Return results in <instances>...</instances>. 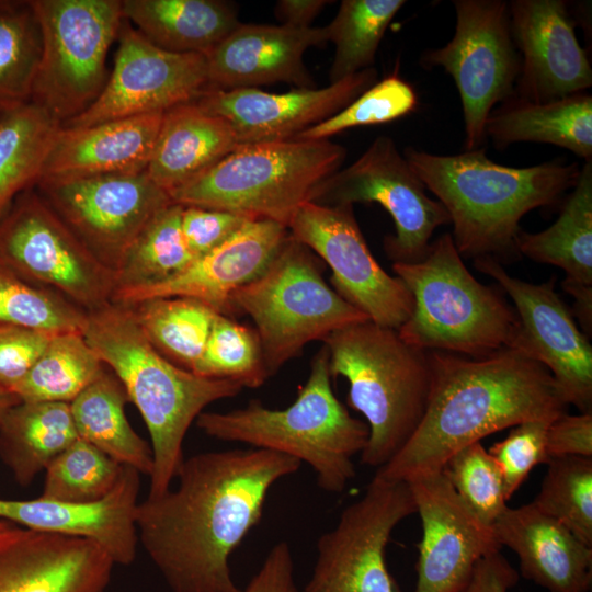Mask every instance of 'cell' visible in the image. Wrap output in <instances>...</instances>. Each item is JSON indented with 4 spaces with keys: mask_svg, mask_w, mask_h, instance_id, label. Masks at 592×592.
<instances>
[{
    "mask_svg": "<svg viewBox=\"0 0 592 592\" xmlns=\"http://www.w3.org/2000/svg\"><path fill=\"white\" fill-rule=\"evenodd\" d=\"M291 456L261 448L184 458L178 486L136 508L138 542L172 592H242L230 555L261 521L271 488L299 470Z\"/></svg>",
    "mask_w": 592,
    "mask_h": 592,
    "instance_id": "obj_1",
    "label": "cell"
},
{
    "mask_svg": "<svg viewBox=\"0 0 592 592\" xmlns=\"http://www.w3.org/2000/svg\"><path fill=\"white\" fill-rule=\"evenodd\" d=\"M432 386L425 413L408 442L376 475L409 481L441 471L460 448L525 421L566 412L549 371L513 349L482 357L428 351Z\"/></svg>",
    "mask_w": 592,
    "mask_h": 592,
    "instance_id": "obj_2",
    "label": "cell"
},
{
    "mask_svg": "<svg viewBox=\"0 0 592 592\" xmlns=\"http://www.w3.org/2000/svg\"><path fill=\"white\" fill-rule=\"evenodd\" d=\"M403 157L446 209L459 254L500 263L520 255L516 239L522 217L557 203L573 187L581 169L561 160L506 167L490 160L485 147L457 155L407 147Z\"/></svg>",
    "mask_w": 592,
    "mask_h": 592,
    "instance_id": "obj_3",
    "label": "cell"
},
{
    "mask_svg": "<svg viewBox=\"0 0 592 592\" xmlns=\"http://www.w3.org/2000/svg\"><path fill=\"white\" fill-rule=\"evenodd\" d=\"M83 335L121 380L147 425L153 457L148 497H159L177 477L193 421L208 405L235 397L243 387L174 365L151 345L121 304L110 301L88 311Z\"/></svg>",
    "mask_w": 592,
    "mask_h": 592,
    "instance_id": "obj_4",
    "label": "cell"
},
{
    "mask_svg": "<svg viewBox=\"0 0 592 592\" xmlns=\"http://www.w3.org/2000/svg\"><path fill=\"white\" fill-rule=\"evenodd\" d=\"M196 425L207 436L281 453L305 462L326 492L340 493L355 476L353 457L368 440L365 422L350 414L331 386L323 345L312 358L294 402L270 409L259 400L227 412H202Z\"/></svg>",
    "mask_w": 592,
    "mask_h": 592,
    "instance_id": "obj_5",
    "label": "cell"
},
{
    "mask_svg": "<svg viewBox=\"0 0 592 592\" xmlns=\"http://www.w3.org/2000/svg\"><path fill=\"white\" fill-rule=\"evenodd\" d=\"M323 343L331 377L346 378L348 405L367 421L361 462L379 468L408 442L425 413L432 386L429 352L371 320L335 330Z\"/></svg>",
    "mask_w": 592,
    "mask_h": 592,
    "instance_id": "obj_6",
    "label": "cell"
},
{
    "mask_svg": "<svg viewBox=\"0 0 592 592\" xmlns=\"http://www.w3.org/2000/svg\"><path fill=\"white\" fill-rule=\"evenodd\" d=\"M392 270L413 299L398 329L408 344L469 357L512 349L519 330L514 307L473 276L451 234L432 242L422 260L395 262Z\"/></svg>",
    "mask_w": 592,
    "mask_h": 592,
    "instance_id": "obj_7",
    "label": "cell"
},
{
    "mask_svg": "<svg viewBox=\"0 0 592 592\" xmlns=\"http://www.w3.org/2000/svg\"><path fill=\"white\" fill-rule=\"evenodd\" d=\"M346 150L329 139L241 146L169 193L183 206L229 210L288 226L314 190L340 170Z\"/></svg>",
    "mask_w": 592,
    "mask_h": 592,
    "instance_id": "obj_8",
    "label": "cell"
},
{
    "mask_svg": "<svg viewBox=\"0 0 592 592\" xmlns=\"http://www.w3.org/2000/svg\"><path fill=\"white\" fill-rule=\"evenodd\" d=\"M255 325L269 377L309 342L369 320L322 278L314 252L289 232L263 272L230 296Z\"/></svg>",
    "mask_w": 592,
    "mask_h": 592,
    "instance_id": "obj_9",
    "label": "cell"
},
{
    "mask_svg": "<svg viewBox=\"0 0 592 592\" xmlns=\"http://www.w3.org/2000/svg\"><path fill=\"white\" fill-rule=\"evenodd\" d=\"M42 35L31 102L61 125L84 112L109 79L107 52L122 22L121 0H30Z\"/></svg>",
    "mask_w": 592,
    "mask_h": 592,
    "instance_id": "obj_10",
    "label": "cell"
},
{
    "mask_svg": "<svg viewBox=\"0 0 592 592\" xmlns=\"http://www.w3.org/2000/svg\"><path fill=\"white\" fill-rule=\"evenodd\" d=\"M0 265L87 312L109 304L115 291L114 272L30 190L0 217Z\"/></svg>",
    "mask_w": 592,
    "mask_h": 592,
    "instance_id": "obj_11",
    "label": "cell"
},
{
    "mask_svg": "<svg viewBox=\"0 0 592 592\" xmlns=\"http://www.w3.org/2000/svg\"><path fill=\"white\" fill-rule=\"evenodd\" d=\"M456 13L451 41L422 54L423 67L443 68L458 90L464 117L465 149L482 148L491 111L515 95L521 58L515 48L503 0H453Z\"/></svg>",
    "mask_w": 592,
    "mask_h": 592,
    "instance_id": "obj_12",
    "label": "cell"
},
{
    "mask_svg": "<svg viewBox=\"0 0 592 592\" xmlns=\"http://www.w3.org/2000/svg\"><path fill=\"white\" fill-rule=\"evenodd\" d=\"M308 202L328 206L379 204L395 224V235L384 241L394 263L422 260L434 230L451 224L444 206L426 194L423 182L386 135L375 138L351 166L321 182Z\"/></svg>",
    "mask_w": 592,
    "mask_h": 592,
    "instance_id": "obj_13",
    "label": "cell"
},
{
    "mask_svg": "<svg viewBox=\"0 0 592 592\" xmlns=\"http://www.w3.org/2000/svg\"><path fill=\"white\" fill-rule=\"evenodd\" d=\"M417 513L406 481L374 475L364 494L317 540L311 576L300 592H400L386 565L395 527Z\"/></svg>",
    "mask_w": 592,
    "mask_h": 592,
    "instance_id": "obj_14",
    "label": "cell"
},
{
    "mask_svg": "<svg viewBox=\"0 0 592 592\" xmlns=\"http://www.w3.org/2000/svg\"><path fill=\"white\" fill-rule=\"evenodd\" d=\"M287 229L329 265L334 291L371 321L398 330L408 320L413 308L412 295L399 277L389 275L373 257L353 205L306 202Z\"/></svg>",
    "mask_w": 592,
    "mask_h": 592,
    "instance_id": "obj_15",
    "label": "cell"
},
{
    "mask_svg": "<svg viewBox=\"0 0 592 592\" xmlns=\"http://www.w3.org/2000/svg\"><path fill=\"white\" fill-rule=\"evenodd\" d=\"M114 67L96 100L62 127L164 113L210 90L205 55L174 54L146 39L123 20Z\"/></svg>",
    "mask_w": 592,
    "mask_h": 592,
    "instance_id": "obj_16",
    "label": "cell"
},
{
    "mask_svg": "<svg viewBox=\"0 0 592 592\" xmlns=\"http://www.w3.org/2000/svg\"><path fill=\"white\" fill-rule=\"evenodd\" d=\"M37 185L57 215L113 272L145 226L172 203L147 171Z\"/></svg>",
    "mask_w": 592,
    "mask_h": 592,
    "instance_id": "obj_17",
    "label": "cell"
},
{
    "mask_svg": "<svg viewBox=\"0 0 592 592\" xmlns=\"http://www.w3.org/2000/svg\"><path fill=\"white\" fill-rule=\"evenodd\" d=\"M474 266L492 277L514 304L519 330L512 349L549 371L567 405L592 412V346L555 291V277L525 282L492 258L475 259Z\"/></svg>",
    "mask_w": 592,
    "mask_h": 592,
    "instance_id": "obj_18",
    "label": "cell"
},
{
    "mask_svg": "<svg viewBox=\"0 0 592 592\" xmlns=\"http://www.w3.org/2000/svg\"><path fill=\"white\" fill-rule=\"evenodd\" d=\"M422 523L413 592H463L477 562L501 550L441 471L407 481Z\"/></svg>",
    "mask_w": 592,
    "mask_h": 592,
    "instance_id": "obj_19",
    "label": "cell"
},
{
    "mask_svg": "<svg viewBox=\"0 0 592 592\" xmlns=\"http://www.w3.org/2000/svg\"><path fill=\"white\" fill-rule=\"evenodd\" d=\"M372 67L325 88L271 93L258 88L208 90L194 102L224 118L241 146L291 140L337 114L377 82Z\"/></svg>",
    "mask_w": 592,
    "mask_h": 592,
    "instance_id": "obj_20",
    "label": "cell"
},
{
    "mask_svg": "<svg viewBox=\"0 0 592 592\" xmlns=\"http://www.w3.org/2000/svg\"><path fill=\"white\" fill-rule=\"evenodd\" d=\"M512 38L521 58L515 96L548 102L585 92L592 68L563 0L509 1Z\"/></svg>",
    "mask_w": 592,
    "mask_h": 592,
    "instance_id": "obj_21",
    "label": "cell"
},
{
    "mask_svg": "<svg viewBox=\"0 0 592 592\" xmlns=\"http://www.w3.org/2000/svg\"><path fill=\"white\" fill-rule=\"evenodd\" d=\"M287 235V227L280 223L251 219L173 277L147 287L116 291L111 301L130 305L157 297H189L229 317L231 294L263 272Z\"/></svg>",
    "mask_w": 592,
    "mask_h": 592,
    "instance_id": "obj_22",
    "label": "cell"
},
{
    "mask_svg": "<svg viewBox=\"0 0 592 592\" xmlns=\"http://www.w3.org/2000/svg\"><path fill=\"white\" fill-rule=\"evenodd\" d=\"M140 473L123 466L114 489L103 499L71 503L44 499H0V519L27 530L87 538L113 559L128 566L137 555L136 508Z\"/></svg>",
    "mask_w": 592,
    "mask_h": 592,
    "instance_id": "obj_23",
    "label": "cell"
},
{
    "mask_svg": "<svg viewBox=\"0 0 592 592\" xmlns=\"http://www.w3.org/2000/svg\"><path fill=\"white\" fill-rule=\"evenodd\" d=\"M327 42L326 26L239 23L205 55L210 90L257 88L274 82L312 89L315 83L304 54Z\"/></svg>",
    "mask_w": 592,
    "mask_h": 592,
    "instance_id": "obj_24",
    "label": "cell"
},
{
    "mask_svg": "<svg viewBox=\"0 0 592 592\" xmlns=\"http://www.w3.org/2000/svg\"><path fill=\"white\" fill-rule=\"evenodd\" d=\"M114 566L90 539L23 528L0 545V592H105Z\"/></svg>",
    "mask_w": 592,
    "mask_h": 592,
    "instance_id": "obj_25",
    "label": "cell"
},
{
    "mask_svg": "<svg viewBox=\"0 0 592 592\" xmlns=\"http://www.w3.org/2000/svg\"><path fill=\"white\" fill-rule=\"evenodd\" d=\"M163 113L60 127L37 184L147 170Z\"/></svg>",
    "mask_w": 592,
    "mask_h": 592,
    "instance_id": "obj_26",
    "label": "cell"
},
{
    "mask_svg": "<svg viewBox=\"0 0 592 592\" xmlns=\"http://www.w3.org/2000/svg\"><path fill=\"white\" fill-rule=\"evenodd\" d=\"M501 547L520 560L521 574L548 592H589L592 547L533 502L506 508L492 525Z\"/></svg>",
    "mask_w": 592,
    "mask_h": 592,
    "instance_id": "obj_27",
    "label": "cell"
},
{
    "mask_svg": "<svg viewBox=\"0 0 592 592\" xmlns=\"http://www.w3.org/2000/svg\"><path fill=\"white\" fill-rule=\"evenodd\" d=\"M231 126L194 101L171 107L162 115L147 167L150 179L170 193L205 172L239 148Z\"/></svg>",
    "mask_w": 592,
    "mask_h": 592,
    "instance_id": "obj_28",
    "label": "cell"
},
{
    "mask_svg": "<svg viewBox=\"0 0 592 592\" xmlns=\"http://www.w3.org/2000/svg\"><path fill=\"white\" fill-rule=\"evenodd\" d=\"M486 136L498 148L519 141L544 143L592 161V96L585 91L530 102L514 95L491 111Z\"/></svg>",
    "mask_w": 592,
    "mask_h": 592,
    "instance_id": "obj_29",
    "label": "cell"
},
{
    "mask_svg": "<svg viewBox=\"0 0 592 592\" xmlns=\"http://www.w3.org/2000/svg\"><path fill=\"white\" fill-rule=\"evenodd\" d=\"M123 19L157 47L208 54L240 22L235 4L219 0H121Z\"/></svg>",
    "mask_w": 592,
    "mask_h": 592,
    "instance_id": "obj_30",
    "label": "cell"
},
{
    "mask_svg": "<svg viewBox=\"0 0 592 592\" xmlns=\"http://www.w3.org/2000/svg\"><path fill=\"white\" fill-rule=\"evenodd\" d=\"M78 439L70 403L20 401L0 425V458L26 487Z\"/></svg>",
    "mask_w": 592,
    "mask_h": 592,
    "instance_id": "obj_31",
    "label": "cell"
},
{
    "mask_svg": "<svg viewBox=\"0 0 592 592\" xmlns=\"http://www.w3.org/2000/svg\"><path fill=\"white\" fill-rule=\"evenodd\" d=\"M557 220L539 232L519 234L517 251L562 269V287L592 286V161H585Z\"/></svg>",
    "mask_w": 592,
    "mask_h": 592,
    "instance_id": "obj_32",
    "label": "cell"
},
{
    "mask_svg": "<svg viewBox=\"0 0 592 592\" xmlns=\"http://www.w3.org/2000/svg\"><path fill=\"white\" fill-rule=\"evenodd\" d=\"M127 401L121 380L104 369L70 402L75 428L79 439L121 465L150 476L152 449L130 426L124 410Z\"/></svg>",
    "mask_w": 592,
    "mask_h": 592,
    "instance_id": "obj_33",
    "label": "cell"
},
{
    "mask_svg": "<svg viewBox=\"0 0 592 592\" xmlns=\"http://www.w3.org/2000/svg\"><path fill=\"white\" fill-rule=\"evenodd\" d=\"M60 127L32 102L0 116V217L18 196L37 184Z\"/></svg>",
    "mask_w": 592,
    "mask_h": 592,
    "instance_id": "obj_34",
    "label": "cell"
},
{
    "mask_svg": "<svg viewBox=\"0 0 592 592\" xmlns=\"http://www.w3.org/2000/svg\"><path fill=\"white\" fill-rule=\"evenodd\" d=\"M151 345L192 372L206 345L216 310L189 297H157L124 305Z\"/></svg>",
    "mask_w": 592,
    "mask_h": 592,
    "instance_id": "obj_35",
    "label": "cell"
},
{
    "mask_svg": "<svg viewBox=\"0 0 592 592\" xmlns=\"http://www.w3.org/2000/svg\"><path fill=\"white\" fill-rule=\"evenodd\" d=\"M103 371V362L83 333H57L11 391L20 401L70 403Z\"/></svg>",
    "mask_w": 592,
    "mask_h": 592,
    "instance_id": "obj_36",
    "label": "cell"
},
{
    "mask_svg": "<svg viewBox=\"0 0 592 592\" xmlns=\"http://www.w3.org/2000/svg\"><path fill=\"white\" fill-rule=\"evenodd\" d=\"M182 209L172 202L139 232L114 271V292L162 283L194 261L181 229Z\"/></svg>",
    "mask_w": 592,
    "mask_h": 592,
    "instance_id": "obj_37",
    "label": "cell"
},
{
    "mask_svg": "<svg viewBox=\"0 0 592 592\" xmlns=\"http://www.w3.org/2000/svg\"><path fill=\"white\" fill-rule=\"evenodd\" d=\"M402 0H343L326 26L328 42L335 46L329 71L330 83L372 68L379 43Z\"/></svg>",
    "mask_w": 592,
    "mask_h": 592,
    "instance_id": "obj_38",
    "label": "cell"
},
{
    "mask_svg": "<svg viewBox=\"0 0 592 592\" xmlns=\"http://www.w3.org/2000/svg\"><path fill=\"white\" fill-rule=\"evenodd\" d=\"M42 35L29 1L0 0V116L31 102Z\"/></svg>",
    "mask_w": 592,
    "mask_h": 592,
    "instance_id": "obj_39",
    "label": "cell"
},
{
    "mask_svg": "<svg viewBox=\"0 0 592 592\" xmlns=\"http://www.w3.org/2000/svg\"><path fill=\"white\" fill-rule=\"evenodd\" d=\"M86 323V310L0 265V327L57 334L83 333Z\"/></svg>",
    "mask_w": 592,
    "mask_h": 592,
    "instance_id": "obj_40",
    "label": "cell"
},
{
    "mask_svg": "<svg viewBox=\"0 0 592 592\" xmlns=\"http://www.w3.org/2000/svg\"><path fill=\"white\" fill-rule=\"evenodd\" d=\"M123 466L92 444L78 439L45 469L41 497L71 503L99 501L114 489Z\"/></svg>",
    "mask_w": 592,
    "mask_h": 592,
    "instance_id": "obj_41",
    "label": "cell"
},
{
    "mask_svg": "<svg viewBox=\"0 0 592 592\" xmlns=\"http://www.w3.org/2000/svg\"><path fill=\"white\" fill-rule=\"evenodd\" d=\"M532 502L592 547V457L549 459L539 492Z\"/></svg>",
    "mask_w": 592,
    "mask_h": 592,
    "instance_id": "obj_42",
    "label": "cell"
},
{
    "mask_svg": "<svg viewBox=\"0 0 592 592\" xmlns=\"http://www.w3.org/2000/svg\"><path fill=\"white\" fill-rule=\"evenodd\" d=\"M193 374L230 379L243 388H257L269 377L255 330L230 317L216 314L210 332Z\"/></svg>",
    "mask_w": 592,
    "mask_h": 592,
    "instance_id": "obj_43",
    "label": "cell"
},
{
    "mask_svg": "<svg viewBox=\"0 0 592 592\" xmlns=\"http://www.w3.org/2000/svg\"><path fill=\"white\" fill-rule=\"evenodd\" d=\"M441 473L483 524L492 526L508 508L501 470L480 442L453 454Z\"/></svg>",
    "mask_w": 592,
    "mask_h": 592,
    "instance_id": "obj_44",
    "label": "cell"
},
{
    "mask_svg": "<svg viewBox=\"0 0 592 592\" xmlns=\"http://www.w3.org/2000/svg\"><path fill=\"white\" fill-rule=\"evenodd\" d=\"M418 105L413 87L396 72L377 81L343 110L307 128L293 139L322 140L345 129L400 118Z\"/></svg>",
    "mask_w": 592,
    "mask_h": 592,
    "instance_id": "obj_45",
    "label": "cell"
},
{
    "mask_svg": "<svg viewBox=\"0 0 592 592\" xmlns=\"http://www.w3.org/2000/svg\"><path fill=\"white\" fill-rule=\"evenodd\" d=\"M550 422L531 420L514 425L505 439L488 449L501 470L506 501L519 490L534 467L549 462L547 429Z\"/></svg>",
    "mask_w": 592,
    "mask_h": 592,
    "instance_id": "obj_46",
    "label": "cell"
},
{
    "mask_svg": "<svg viewBox=\"0 0 592 592\" xmlns=\"http://www.w3.org/2000/svg\"><path fill=\"white\" fill-rule=\"evenodd\" d=\"M251 219L254 218L229 210L183 206L181 229L195 260L224 243Z\"/></svg>",
    "mask_w": 592,
    "mask_h": 592,
    "instance_id": "obj_47",
    "label": "cell"
},
{
    "mask_svg": "<svg viewBox=\"0 0 592 592\" xmlns=\"http://www.w3.org/2000/svg\"><path fill=\"white\" fill-rule=\"evenodd\" d=\"M54 334L0 327V388L11 390L31 369Z\"/></svg>",
    "mask_w": 592,
    "mask_h": 592,
    "instance_id": "obj_48",
    "label": "cell"
},
{
    "mask_svg": "<svg viewBox=\"0 0 592 592\" xmlns=\"http://www.w3.org/2000/svg\"><path fill=\"white\" fill-rule=\"evenodd\" d=\"M549 459L562 456L592 457V412L560 414L547 429Z\"/></svg>",
    "mask_w": 592,
    "mask_h": 592,
    "instance_id": "obj_49",
    "label": "cell"
},
{
    "mask_svg": "<svg viewBox=\"0 0 592 592\" xmlns=\"http://www.w3.org/2000/svg\"><path fill=\"white\" fill-rule=\"evenodd\" d=\"M242 592H300L294 576V560L287 542H277Z\"/></svg>",
    "mask_w": 592,
    "mask_h": 592,
    "instance_id": "obj_50",
    "label": "cell"
},
{
    "mask_svg": "<svg viewBox=\"0 0 592 592\" xmlns=\"http://www.w3.org/2000/svg\"><path fill=\"white\" fill-rule=\"evenodd\" d=\"M520 576L501 551L481 558L463 592H509Z\"/></svg>",
    "mask_w": 592,
    "mask_h": 592,
    "instance_id": "obj_51",
    "label": "cell"
},
{
    "mask_svg": "<svg viewBox=\"0 0 592 592\" xmlns=\"http://www.w3.org/2000/svg\"><path fill=\"white\" fill-rule=\"evenodd\" d=\"M331 1L326 0H280L275 5L276 16L284 25L310 27L311 21Z\"/></svg>",
    "mask_w": 592,
    "mask_h": 592,
    "instance_id": "obj_52",
    "label": "cell"
},
{
    "mask_svg": "<svg viewBox=\"0 0 592 592\" xmlns=\"http://www.w3.org/2000/svg\"><path fill=\"white\" fill-rule=\"evenodd\" d=\"M20 402V399L14 392L8 389L0 388V425L10 408Z\"/></svg>",
    "mask_w": 592,
    "mask_h": 592,
    "instance_id": "obj_53",
    "label": "cell"
},
{
    "mask_svg": "<svg viewBox=\"0 0 592 592\" xmlns=\"http://www.w3.org/2000/svg\"><path fill=\"white\" fill-rule=\"evenodd\" d=\"M22 531L23 527H20L9 521L0 520V545L15 538Z\"/></svg>",
    "mask_w": 592,
    "mask_h": 592,
    "instance_id": "obj_54",
    "label": "cell"
}]
</instances>
